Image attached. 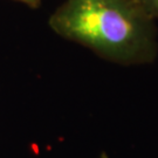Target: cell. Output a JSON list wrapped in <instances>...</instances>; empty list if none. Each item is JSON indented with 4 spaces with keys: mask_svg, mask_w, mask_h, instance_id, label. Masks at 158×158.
Listing matches in <instances>:
<instances>
[{
    "mask_svg": "<svg viewBox=\"0 0 158 158\" xmlns=\"http://www.w3.org/2000/svg\"><path fill=\"white\" fill-rule=\"evenodd\" d=\"M49 23L63 38L117 61L134 62L152 55L149 13L135 0H67Z\"/></svg>",
    "mask_w": 158,
    "mask_h": 158,
    "instance_id": "1",
    "label": "cell"
},
{
    "mask_svg": "<svg viewBox=\"0 0 158 158\" xmlns=\"http://www.w3.org/2000/svg\"><path fill=\"white\" fill-rule=\"evenodd\" d=\"M141 4L149 14L158 15V0H141Z\"/></svg>",
    "mask_w": 158,
    "mask_h": 158,
    "instance_id": "2",
    "label": "cell"
},
{
    "mask_svg": "<svg viewBox=\"0 0 158 158\" xmlns=\"http://www.w3.org/2000/svg\"><path fill=\"white\" fill-rule=\"evenodd\" d=\"M20 1L26 2V4H28V5H31V6H35L39 2V0H20Z\"/></svg>",
    "mask_w": 158,
    "mask_h": 158,
    "instance_id": "3",
    "label": "cell"
}]
</instances>
